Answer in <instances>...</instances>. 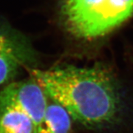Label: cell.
Returning a JSON list of instances; mask_svg holds the SVG:
<instances>
[{"label": "cell", "instance_id": "cell-5", "mask_svg": "<svg viewBox=\"0 0 133 133\" xmlns=\"http://www.w3.org/2000/svg\"><path fill=\"white\" fill-rule=\"evenodd\" d=\"M0 133H38V127L22 111L0 105Z\"/></svg>", "mask_w": 133, "mask_h": 133}, {"label": "cell", "instance_id": "cell-2", "mask_svg": "<svg viewBox=\"0 0 133 133\" xmlns=\"http://www.w3.org/2000/svg\"><path fill=\"white\" fill-rule=\"evenodd\" d=\"M67 30L84 40L101 38L133 15V0H62Z\"/></svg>", "mask_w": 133, "mask_h": 133}, {"label": "cell", "instance_id": "cell-6", "mask_svg": "<svg viewBox=\"0 0 133 133\" xmlns=\"http://www.w3.org/2000/svg\"><path fill=\"white\" fill-rule=\"evenodd\" d=\"M72 119L65 108L51 100L48 101L38 133H71Z\"/></svg>", "mask_w": 133, "mask_h": 133}, {"label": "cell", "instance_id": "cell-1", "mask_svg": "<svg viewBox=\"0 0 133 133\" xmlns=\"http://www.w3.org/2000/svg\"><path fill=\"white\" fill-rule=\"evenodd\" d=\"M28 70L48 98L62 105L86 128L107 130L122 123L125 97L118 79L107 67L66 65Z\"/></svg>", "mask_w": 133, "mask_h": 133}, {"label": "cell", "instance_id": "cell-4", "mask_svg": "<svg viewBox=\"0 0 133 133\" xmlns=\"http://www.w3.org/2000/svg\"><path fill=\"white\" fill-rule=\"evenodd\" d=\"M33 55L31 47L22 36L0 30V86L13 81Z\"/></svg>", "mask_w": 133, "mask_h": 133}, {"label": "cell", "instance_id": "cell-3", "mask_svg": "<svg viewBox=\"0 0 133 133\" xmlns=\"http://www.w3.org/2000/svg\"><path fill=\"white\" fill-rule=\"evenodd\" d=\"M48 100L42 87L32 77L10 82L0 91V105L22 111L31 118L37 127L42 121Z\"/></svg>", "mask_w": 133, "mask_h": 133}]
</instances>
